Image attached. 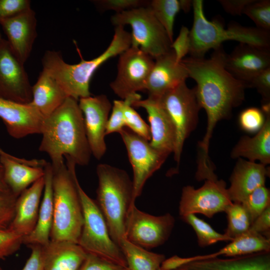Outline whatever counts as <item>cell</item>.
<instances>
[{"instance_id": "obj_1", "label": "cell", "mask_w": 270, "mask_h": 270, "mask_svg": "<svg viewBox=\"0 0 270 270\" xmlns=\"http://www.w3.org/2000/svg\"><path fill=\"white\" fill-rule=\"evenodd\" d=\"M222 45L214 48L208 58L190 56L180 62L188 77L196 82V95L207 116L206 132L198 144V154L209 157V148L215 127L219 121L230 118L234 108L245 98L247 84L234 78L226 68V56Z\"/></svg>"}, {"instance_id": "obj_2", "label": "cell", "mask_w": 270, "mask_h": 270, "mask_svg": "<svg viewBox=\"0 0 270 270\" xmlns=\"http://www.w3.org/2000/svg\"><path fill=\"white\" fill-rule=\"evenodd\" d=\"M39 150L46 153L52 166L70 160L86 166L92 152L88 141L82 112L78 100L68 97L44 120Z\"/></svg>"}, {"instance_id": "obj_3", "label": "cell", "mask_w": 270, "mask_h": 270, "mask_svg": "<svg viewBox=\"0 0 270 270\" xmlns=\"http://www.w3.org/2000/svg\"><path fill=\"white\" fill-rule=\"evenodd\" d=\"M131 46L130 34L124 26H116L112 40L100 56L76 64L65 62L61 53L46 50L42 59V70L50 74L68 97L77 100L92 96L91 78L96 70L110 58L120 55Z\"/></svg>"}, {"instance_id": "obj_4", "label": "cell", "mask_w": 270, "mask_h": 270, "mask_svg": "<svg viewBox=\"0 0 270 270\" xmlns=\"http://www.w3.org/2000/svg\"><path fill=\"white\" fill-rule=\"evenodd\" d=\"M52 166L54 219L50 240L78 244L84 218L76 164L66 160Z\"/></svg>"}, {"instance_id": "obj_5", "label": "cell", "mask_w": 270, "mask_h": 270, "mask_svg": "<svg viewBox=\"0 0 270 270\" xmlns=\"http://www.w3.org/2000/svg\"><path fill=\"white\" fill-rule=\"evenodd\" d=\"M192 10L194 20L190 30V56L204 58L209 50H214L227 40L270 48V32L244 26L236 22H230L225 28L218 18L208 20L204 14L202 0H194Z\"/></svg>"}, {"instance_id": "obj_6", "label": "cell", "mask_w": 270, "mask_h": 270, "mask_svg": "<svg viewBox=\"0 0 270 270\" xmlns=\"http://www.w3.org/2000/svg\"><path fill=\"white\" fill-rule=\"evenodd\" d=\"M96 172L98 180L96 202L111 238L120 247L124 238L129 210L135 204L132 180L126 170L106 164H98Z\"/></svg>"}, {"instance_id": "obj_7", "label": "cell", "mask_w": 270, "mask_h": 270, "mask_svg": "<svg viewBox=\"0 0 270 270\" xmlns=\"http://www.w3.org/2000/svg\"><path fill=\"white\" fill-rule=\"evenodd\" d=\"M84 222L78 244L87 253L113 262L126 268L122 250L112 240L105 218L96 200L90 198L79 182Z\"/></svg>"}, {"instance_id": "obj_8", "label": "cell", "mask_w": 270, "mask_h": 270, "mask_svg": "<svg viewBox=\"0 0 270 270\" xmlns=\"http://www.w3.org/2000/svg\"><path fill=\"white\" fill-rule=\"evenodd\" d=\"M111 22L116 26H130L131 46L140 48L154 60L170 50V41L166 30L148 6L116 13Z\"/></svg>"}, {"instance_id": "obj_9", "label": "cell", "mask_w": 270, "mask_h": 270, "mask_svg": "<svg viewBox=\"0 0 270 270\" xmlns=\"http://www.w3.org/2000/svg\"><path fill=\"white\" fill-rule=\"evenodd\" d=\"M170 117L175 128L174 160L178 166L184 143L196 128L201 108L194 88L184 82L157 99Z\"/></svg>"}, {"instance_id": "obj_10", "label": "cell", "mask_w": 270, "mask_h": 270, "mask_svg": "<svg viewBox=\"0 0 270 270\" xmlns=\"http://www.w3.org/2000/svg\"><path fill=\"white\" fill-rule=\"evenodd\" d=\"M174 224L175 219L170 213L156 216L140 210L134 204L128 214L124 238L146 250L155 248L168 240Z\"/></svg>"}, {"instance_id": "obj_11", "label": "cell", "mask_w": 270, "mask_h": 270, "mask_svg": "<svg viewBox=\"0 0 270 270\" xmlns=\"http://www.w3.org/2000/svg\"><path fill=\"white\" fill-rule=\"evenodd\" d=\"M119 134L132 168L133 200L135 202L147 180L160 168L168 156L154 148L149 141L126 127Z\"/></svg>"}, {"instance_id": "obj_12", "label": "cell", "mask_w": 270, "mask_h": 270, "mask_svg": "<svg viewBox=\"0 0 270 270\" xmlns=\"http://www.w3.org/2000/svg\"><path fill=\"white\" fill-rule=\"evenodd\" d=\"M232 203L224 180H206L198 188L189 185L183 187L178 213L180 218L200 214L211 218L218 212H224Z\"/></svg>"}, {"instance_id": "obj_13", "label": "cell", "mask_w": 270, "mask_h": 270, "mask_svg": "<svg viewBox=\"0 0 270 270\" xmlns=\"http://www.w3.org/2000/svg\"><path fill=\"white\" fill-rule=\"evenodd\" d=\"M154 63L150 55L130 46L120 54L117 76L110 84L111 89L122 100L144 90Z\"/></svg>"}, {"instance_id": "obj_14", "label": "cell", "mask_w": 270, "mask_h": 270, "mask_svg": "<svg viewBox=\"0 0 270 270\" xmlns=\"http://www.w3.org/2000/svg\"><path fill=\"white\" fill-rule=\"evenodd\" d=\"M0 97L22 104L32 99V86L24 64L4 38L0 41Z\"/></svg>"}, {"instance_id": "obj_15", "label": "cell", "mask_w": 270, "mask_h": 270, "mask_svg": "<svg viewBox=\"0 0 270 270\" xmlns=\"http://www.w3.org/2000/svg\"><path fill=\"white\" fill-rule=\"evenodd\" d=\"M78 104L84 116L86 135L92 154L100 160L106 150L104 138L112 105L105 94L81 98L78 100Z\"/></svg>"}, {"instance_id": "obj_16", "label": "cell", "mask_w": 270, "mask_h": 270, "mask_svg": "<svg viewBox=\"0 0 270 270\" xmlns=\"http://www.w3.org/2000/svg\"><path fill=\"white\" fill-rule=\"evenodd\" d=\"M225 65L234 78L248 86L254 78L270 68V48L240 43L226 54Z\"/></svg>"}, {"instance_id": "obj_17", "label": "cell", "mask_w": 270, "mask_h": 270, "mask_svg": "<svg viewBox=\"0 0 270 270\" xmlns=\"http://www.w3.org/2000/svg\"><path fill=\"white\" fill-rule=\"evenodd\" d=\"M0 118L8 134L16 139L41 134L45 119L30 104H20L0 97Z\"/></svg>"}, {"instance_id": "obj_18", "label": "cell", "mask_w": 270, "mask_h": 270, "mask_svg": "<svg viewBox=\"0 0 270 270\" xmlns=\"http://www.w3.org/2000/svg\"><path fill=\"white\" fill-rule=\"evenodd\" d=\"M188 74L182 64L176 60L174 50L154 59L145 88L148 98L158 99L164 94L186 82Z\"/></svg>"}, {"instance_id": "obj_19", "label": "cell", "mask_w": 270, "mask_h": 270, "mask_svg": "<svg viewBox=\"0 0 270 270\" xmlns=\"http://www.w3.org/2000/svg\"><path fill=\"white\" fill-rule=\"evenodd\" d=\"M132 107L144 108L148 116L150 132V145L168 156L173 153L176 140L174 124L157 99L148 98L133 103Z\"/></svg>"}, {"instance_id": "obj_20", "label": "cell", "mask_w": 270, "mask_h": 270, "mask_svg": "<svg viewBox=\"0 0 270 270\" xmlns=\"http://www.w3.org/2000/svg\"><path fill=\"white\" fill-rule=\"evenodd\" d=\"M12 51L24 64L28 58L37 36L35 12L30 8L0 22Z\"/></svg>"}, {"instance_id": "obj_21", "label": "cell", "mask_w": 270, "mask_h": 270, "mask_svg": "<svg viewBox=\"0 0 270 270\" xmlns=\"http://www.w3.org/2000/svg\"><path fill=\"white\" fill-rule=\"evenodd\" d=\"M44 160H26L8 154L0 155L4 181L10 192L16 197L44 176Z\"/></svg>"}, {"instance_id": "obj_22", "label": "cell", "mask_w": 270, "mask_h": 270, "mask_svg": "<svg viewBox=\"0 0 270 270\" xmlns=\"http://www.w3.org/2000/svg\"><path fill=\"white\" fill-rule=\"evenodd\" d=\"M269 175L270 170L267 166L238 158L228 188L232 202L242 204L255 189L265 185L266 178Z\"/></svg>"}, {"instance_id": "obj_23", "label": "cell", "mask_w": 270, "mask_h": 270, "mask_svg": "<svg viewBox=\"0 0 270 270\" xmlns=\"http://www.w3.org/2000/svg\"><path fill=\"white\" fill-rule=\"evenodd\" d=\"M262 252H270V237L248 230L234 238L230 243L215 252L186 258L174 256L170 259V264L172 268L177 269L192 262L214 258L220 256L236 257Z\"/></svg>"}, {"instance_id": "obj_24", "label": "cell", "mask_w": 270, "mask_h": 270, "mask_svg": "<svg viewBox=\"0 0 270 270\" xmlns=\"http://www.w3.org/2000/svg\"><path fill=\"white\" fill-rule=\"evenodd\" d=\"M44 186V176L19 195L8 230L24 237L32 231L37 222Z\"/></svg>"}, {"instance_id": "obj_25", "label": "cell", "mask_w": 270, "mask_h": 270, "mask_svg": "<svg viewBox=\"0 0 270 270\" xmlns=\"http://www.w3.org/2000/svg\"><path fill=\"white\" fill-rule=\"evenodd\" d=\"M44 170V186L37 222L32 231L23 238V244L28 246H44L50 240L54 219L52 168L50 162H46Z\"/></svg>"}, {"instance_id": "obj_26", "label": "cell", "mask_w": 270, "mask_h": 270, "mask_svg": "<svg viewBox=\"0 0 270 270\" xmlns=\"http://www.w3.org/2000/svg\"><path fill=\"white\" fill-rule=\"evenodd\" d=\"M266 114V120L261 129L252 137L244 136L233 148L230 156L242 158L265 166L270 164V108L262 109Z\"/></svg>"}, {"instance_id": "obj_27", "label": "cell", "mask_w": 270, "mask_h": 270, "mask_svg": "<svg viewBox=\"0 0 270 270\" xmlns=\"http://www.w3.org/2000/svg\"><path fill=\"white\" fill-rule=\"evenodd\" d=\"M179 268L184 270H270V252L198 260Z\"/></svg>"}, {"instance_id": "obj_28", "label": "cell", "mask_w": 270, "mask_h": 270, "mask_svg": "<svg viewBox=\"0 0 270 270\" xmlns=\"http://www.w3.org/2000/svg\"><path fill=\"white\" fill-rule=\"evenodd\" d=\"M42 253L44 270H79L87 254L76 243L51 240Z\"/></svg>"}, {"instance_id": "obj_29", "label": "cell", "mask_w": 270, "mask_h": 270, "mask_svg": "<svg viewBox=\"0 0 270 270\" xmlns=\"http://www.w3.org/2000/svg\"><path fill=\"white\" fill-rule=\"evenodd\" d=\"M68 97L57 82L44 70L32 86L30 104L44 118L52 114Z\"/></svg>"}, {"instance_id": "obj_30", "label": "cell", "mask_w": 270, "mask_h": 270, "mask_svg": "<svg viewBox=\"0 0 270 270\" xmlns=\"http://www.w3.org/2000/svg\"><path fill=\"white\" fill-rule=\"evenodd\" d=\"M120 249L126 259L125 270H160L166 259L164 254L149 252L135 245L125 238L122 241Z\"/></svg>"}, {"instance_id": "obj_31", "label": "cell", "mask_w": 270, "mask_h": 270, "mask_svg": "<svg viewBox=\"0 0 270 270\" xmlns=\"http://www.w3.org/2000/svg\"><path fill=\"white\" fill-rule=\"evenodd\" d=\"M148 6L173 42L174 26L176 16L181 10L180 0H152Z\"/></svg>"}, {"instance_id": "obj_32", "label": "cell", "mask_w": 270, "mask_h": 270, "mask_svg": "<svg viewBox=\"0 0 270 270\" xmlns=\"http://www.w3.org/2000/svg\"><path fill=\"white\" fill-rule=\"evenodd\" d=\"M180 218L192 228L196 235L198 244L200 247L209 246L218 242H230L234 240L225 234L217 232L208 223L196 214H190Z\"/></svg>"}, {"instance_id": "obj_33", "label": "cell", "mask_w": 270, "mask_h": 270, "mask_svg": "<svg viewBox=\"0 0 270 270\" xmlns=\"http://www.w3.org/2000/svg\"><path fill=\"white\" fill-rule=\"evenodd\" d=\"M224 212L228 219L226 234L234 239L248 231L251 222L248 213L241 204L232 202Z\"/></svg>"}, {"instance_id": "obj_34", "label": "cell", "mask_w": 270, "mask_h": 270, "mask_svg": "<svg viewBox=\"0 0 270 270\" xmlns=\"http://www.w3.org/2000/svg\"><path fill=\"white\" fill-rule=\"evenodd\" d=\"M250 218L251 224L270 206V191L265 185L252 192L241 204Z\"/></svg>"}, {"instance_id": "obj_35", "label": "cell", "mask_w": 270, "mask_h": 270, "mask_svg": "<svg viewBox=\"0 0 270 270\" xmlns=\"http://www.w3.org/2000/svg\"><path fill=\"white\" fill-rule=\"evenodd\" d=\"M141 96L136 93L129 96L124 100H114L106 126V134L118 132L125 126L124 109L128 104H132L141 98Z\"/></svg>"}, {"instance_id": "obj_36", "label": "cell", "mask_w": 270, "mask_h": 270, "mask_svg": "<svg viewBox=\"0 0 270 270\" xmlns=\"http://www.w3.org/2000/svg\"><path fill=\"white\" fill-rule=\"evenodd\" d=\"M243 14L254 22L256 28L270 32V0H252L246 6Z\"/></svg>"}, {"instance_id": "obj_37", "label": "cell", "mask_w": 270, "mask_h": 270, "mask_svg": "<svg viewBox=\"0 0 270 270\" xmlns=\"http://www.w3.org/2000/svg\"><path fill=\"white\" fill-rule=\"evenodd\" d=\"M266 120V114L256 107H250L244 110L240 114L238 122L240 128L245 132L255 133L262 127Z\"/></svg>"}, {"instance_id": "obj_38", "label": "cell", "mask_w": 270, "mask_h": 270, "mask_svg": "<svg viewBox=\"0 0 270 270\" xmlns=\"http://www.w3.org/2000/svg\"><path fill=\"white\" fill-rule=\"evenodd\" d=\"M125 126L140 137L149 141L150 132L149 125L142 118L132 106L128 104L124 109Z\"/></svg>"}, {"instance_id": "obj_39", "label": "cell", "mask_w": 270, "mask_h": 270, "mask_svg": "<svg viewBox=\"0 0 270 270\" xmlns=\"http://www.w3.org/2000/svg\"><path fill=\"white\" fill-rule=\"evenodd\" d=\"M17 198L10 192L0 193V233L7 231L10 227Z\"/></svg>"}, {"instance_id": "obj_40", "label": "cell", "mask_w": 270, "mask_h": 270, "mask_svg": "<svg viewBox=\"0 0 270 270\" xmlns=\"http://www.w3.org/2000/svg\"><path fill=\"white\" fill-rule=\"evenodd\" d=\"M150 0H98L94 3L100 10L115 11L116 13L140 7L148 6Z\"/></svg>"}, {"instance_id": "obj_41", "label": "cell", "mask_w": 270, "mask_h": 270, "mask_svg": "<svg viewBox=\"0 0 270 270\" xmlns=\"http://www.w3.org/2000/svg\"><path fill=\"white\" fill-rule=\"evenodd\" d=\"M24 236L7 230L0 233V259L16 252L23 244Z\"/></svg>"}, {"instance_id": "obj_42", "label": "cell", "mask_w": 270, "mask_h": 270, "mask_svg": "<svg viewBox=\"0 0 270 270\" xmlns=\"http://www.w3.org/2000/svg\"><path fill=\"white\" fill-rule=\"evenodd\" d=\"M30 4L29 0H0V22L30 10Z\"/></svg>"}, {"instance_id": "obj_43", "label": "cell", "mask_w": 270, "mask_h": 270, "mask_svg": "<svg viewBox=\"0 0 270 270\" xmlns=\"http://www.w3.org/2000/svg\"><path fill=\"white\" fill-rule=\"evenodd\" d=\"M249 88H256L262 98V105L270 104V68L262 72L248 83Z\"/></svg>"}, {"instance_id": "obj_44", "label": "cell", "mask_w": 270, "mask_h": 270, "mask_svg": "<svg viewBox=\"0 0 270 270\" xmlns=\"http://www.w3.org/2000/svg\"><path fill=\"white\" fill-rule=\"evenodd\" d=\"M190 46V31L186 26H182L178 37L170 46L178 62H180L189 54Z\"/></svg>"}, {"instance_id": "obj_45", "label": "cell", "mask_w": 270, "mask_h": 270, "mask_svg": "<svg viewBox=\"0 0 270 270\" xmlns=\"http://www.w3.org/2000/svg\"><path fill=\"white\" fill-rule=\"evenodd\" d=\"M79 270H125V268L100 257L87 254Z\"/></svg>"}, {"instance_id": "obj_46", "label": "cell", "mask_w": 270, "mask_h": 270, "mask_svg": "<svg viewBox=\"0 0 270 270\" xmlns=\"http://www.w3.org/2000/svg\"><path fill=\"white\" fill-rule=\"evenodd\" d=\"M248 230L270 237V206L255 219Z\"/></svg>"}, {"instance_id": "obj_47", "label": "cell", "mask_w": 270, "mask_h": 270, "mask_svg": "<svg viewBox=\"0 0 270 270\" xmlns=\"http://www.w3.org/2000/svg\"><path fill=\"white\" fill-rule=\"evenodd\" d=\"M28 247L31 253L22 270H44L42 246L32 245Z\"/></svg>"}, {"instance_id": "obj_48", "label": "cell", "mask_w": 270, "mask_h": 270, "mask_svg": "<svg viewBox=\"0 0 270 270\" xmlns=\"http://www.w3.org/2000/svg\"><path fill=\"white\" fill-rule=\"evenodd\" d=\"M252 0H219L224 10L232 16H240L246 6Z\"/></svg>"}, {"instance_id": "obj_49", "label": "cell", "mask_w": 270, "mask_h": 270, "mask_svg": "<svg viewBox=\"0 0 270 270\" xmlns=\"http://www.w3.org/2000/svg\"><path fill=\"white\" fill-rule=\"evenodd\" d=\"M10 192V191L4 180L3 166L0 162V193L8 192Z\"/></svg>"}, {"instance_id": "obj_50", "label": "cell", "mask_w": 270, "mask_h": 270, "mask_svg": "<svg viewBox=\"0 0 270 270\" xmlns=\"http://www.w3.org/2000/svg\"><path fill=\"white\" fill-rule=\"evenodd\" d=\"M181 10L187 12L192 8L193 0H180Z\"/></svg>"}, {"instance_id": "obj_51", "label": "cell", "mask_w": 270, "mask_h": 270, "mask_svg": "<svg viewBox=\"0 0 270 270\" xmlns=\"http://www.w3.org/2000/svg\"><path fill=\"white\" fill-rule=\"evenodd\" d=\"M7 153L6 152H5L4 151L2 148H0V155H2V154H6Z\"/></svg>"}, {"instance_id": "obj_52", "label": "cell", "mask_w": 270, "mask_h": 270, "mask_svg": "<svg viewBox=\"0 0 270 270\" xmlns=\"http://www.w3.org/2000/svg\"><path fill=\"white\" fill-rule=\"evenodd\" d=\"M2 38H2V35H1V34H0V41Z\"/></svg>"}, {"instance_id": "obj_53", "label": "cell", "mask_w": 270, "mask_h": 270, "mask_svg": "<svg viewBox=\"0 0 270 270\" xmlns=\"http://www.w3.org/2000/svg\"><path fill=\"white\" fill-rule=\"evenodd\" d=\"M175 270H184L180 268H177V269H176Z\"/></svg>"}, {"instance_id": "obj_54", "label": "cell", "mask_w": 270, "mask_h": 270, "mask_svg": "<svg viewBox=\"0 0 270 270\" xmlns=\"http://www.w3.org/2000/svg\"><path fill=\"white\" fill-rule=\"evenodd\" d=\"M0 270H4L0 266Z\"/></svg>"}, {"instance_id": "obj_55", "label": "cell", "mask_w": 270, "mask_h": 270, "mask_svg": "<svg viewBox=\"0 0 270 270\" xmlns=\"http://www.w3.org/2000/svg\"><path fill=\"white\" fill-rule=\"evenodd\" d=\"M160 270H161L160 269Z\"/></svg>"}]
</instances>
